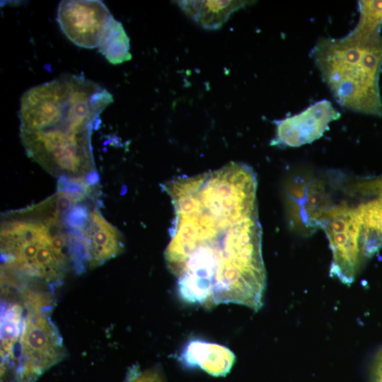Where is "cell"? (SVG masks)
I'll return each mask as SVG.
<instances>
[{
    "instance_id": "2",
    "label": "cell",
    "mask_w": 382,
    "mask_h": 382,
    "mask_svg": "<svg viewBox=\"0 0 382 382\" xmlns=\"http://www.w3.org/2000/svg\"><path fill=\"white\" fill-rule=\"evenodd\" d=\"M102 85L81 75L63 74L28 89L20 103V137L27 155L65 178H87L95 170L94 125L112 103Z\"/></svg>"
},
{
    "instance_id": "4",
    "label": "cell",
    "mask_w": 382,
    "mask_h": 382,
    "mask_svg": "<svg viewBox=\"0 0 382 382\" xmlns=\"http://www.w3.org/2000/svg\"><path fill=\"white\" fill-rule=\"evenodd\" d=\"M311 57L340 106L364 115L382 116L381 30L354 27L340 38L321 37L311 50Z\"/></svg>"
},
{
    "instance_id": "3",
    "label": "cell",
    "mask_w": 382,
    "mask_h": 382,
    "mask_svg": "<svg viewBox=\"0 0 382 382\" xmlns=\"http://www.w3.org/2000/svg\"><path fill=\"white\" fill-rule=\"evenodd\" d=\"M70 208L55 195L15 213L1 227V270L58 284L71 261Z\"/></svg>"
},
{
    "instance_id": "6",
    "label": "cell",
    "mask_w": 382,
    "mask_h": 382,
    "mask_svg": "<svg viewBox=\"0 0 382 382\" xmlns=\"http://www.w3.org/2000/svg\"><path fill=\"white\" fill-rule=\"evenodd\" d=\"M361 219L357 208L346 204L332 206L320 221L332 253L330 275L350 285L364 255L360 238Z\"/></svg>"
},
{
    "instance_id": "12",
    "label": "cell",
    "mask_w": 382,
    "mask_h": 382,
    "mask_svg": "<svg viewBox=\"0 0 382 382\" xmlns=\"http://www.w3.org/2000/svg\"><path fill=\"white\" fill-rule=\"evenodd\" d=\"M253 1H178L184 13L207 30H218L235 11Z\"/></svg>"
},
{
    "instance_id": "5",
    "label": "cell",
    "mask_w": 382,
    "mask_h": 382,
    "mask_svg": "<svg viewBox=\"0 0 382 382\" xmlns=\"http://www.w3.org/2000/svg\"><path fill=\"white\" fill-rule=\"evenodd\" d=\"M23 319L11 359L1 366V382H35L65 355L58 329L50 318L52 299L30 289L21 292Z\"/></svg>"
},
{
    "instance_id": "7",
    "label": "cell",
    "mask_w": 382,
    "mask_h": 382,
    "mask_svg": "<svg viewBox=\"0 0 382 382\" xmlns=\"http://www.w3.org/2000/svg\"><path fill=\"white\" fill-rule=\"evenodd\" d=\"M286 203L291 228L303 235L319 228L320 219L332 207L323 182L309 175H297L289 180Z\"/></svg>"
},
{
    "instance_id": "15",
    "label": "cell",
    "mask_w": 382,
    "mask_h": 382,
    "mask_svg": "<svg viewBox=\"0 0 382 382\" xmlns=\"http://www.w3.org/2000/svg\"><path fill=\"white\" fill-rule=\"evenodd\" d=\"M125 382H166L161 367H152L141 371L133 366L127 374Z\"/></svg>"
},
{
    "instance_id": "13",
    "label": "cell",
    "mask_w": 382,
    "mask_h": 382,
    "mask_svg": "<svg viewBox=\"0 0 382 382\" xmlns=\"http://www.w3.org/2000/svg\"><path fill=\"white\" fill-rule=\"evenodd\" d=\"M98 48L104 57L114 65L132 59L129 38L122 24L113 16L107 24Z\"/></svg>"
},
{
    "instance_id": "9",
    "label": "cell",
    "mask_w": 382,
    "mask_h": 382,
    "mask_svg": "<svg viewBox=\"0 0 382 382\" xmlns=\"http://www.w3.org/2000/svg\"><path fill=\"white\" fill-rule=\"evenodd\" d=\"M340 113L331 102L320 100L299 114L275 122V137L271 145L298 147L320 138Z\"/></svg>"
},
{
    "instance_id": "16",
    "label": "cell",
    "mask_w": 382,
    "mask_h": 382,
    "mask_svg": "<svg viewBox=\"0 0 382 382\" xmlns=\"http://www.w3.org/2000/svg\"><path fill=\"white\" fill-rule=\"evenodd\" d=\"M370 382H382V348L377 352L374 359Z\"/></svg>"
},
{
    "instance_id": "11",
    "label": "cell",
    "mask_w": 382,
    "mask_h": 382,
    "mask_svg": "<svg viewBox=\"0 0 382 382\" xmlns=\"http://www.w3.org/2000/svg\"><path fill=\"white\" fill-rule=\"evenodd\" d=\"M236 360L227 347L201 339L190 340L178 355L185 368L200 369L213 376H224L231 370Z\"/></svg>"
},
{
    "instance_id": "8",
    "label": "cell",
    "mask_w": 382,
    "mask_h": 382,
    "mask_svg": "<svg viewBox=\"0 0 382 382\" xmlns=\"http://www.w3.org/2000/svg\"><path fill=\"white\" fill-rule=\"evenodd\" d=\"M112 16L98 0H63L57 11L62 31L74 44L86 49L98 47Z\"/></svg>"
},
{
    "instance_id": "1",
    "label": "cell",
    "mask_w": 382,
    "mask_h": 382,
    "mask_svg": "<svg viewBox=\"0 0 382 382\" xmlns=\"http://www.w3.org/2000/svg\"><path fill=\"white\" fill-rule=\"evenodd\" d=\"M257 185L252 168L241 162L163 185L173 208L164 259L184 302L236 303L255 311L263 306Z\"/></svg>"
},
{
    "instance_id": "14",
    "label": "cell",
    "mask_w": 382,
    "mask_h": 382,
    "mask_svg": "<svg viewBox=\"0 0 382 382\" xmlns=\"http://www.w3.org/2000/svg\"><path fill=\"white\" fill-rule=\"evenodd\" d=\"M359 21L355 25L367 31L381 30L382 1H359Z\"/></svg>"
},
{
    "instance_id": "10",
    "label": "cell",
    "mask_w": 382,
    "mask_h": 382,
    "mask_svg": "<svg viewBox=\"0 0 382 382\" xmlns=\"http://www.w3.org/2000/svg\"><path fill=\"white\" fill-rule=\"evenodd\" d=\"M85 265L93 269L115 257L124 249L121 232L110 223L97 207L90 209L79 231Z\"/></svg>"
}]
</instances>
